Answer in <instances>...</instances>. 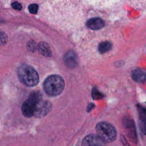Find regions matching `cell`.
I'll list each match as a JSON object with an SVG mask.
<instances>
[{"mask_svg":"<svg viewBox=\"0 0 146 146\" xmlns=\"http://www.w3.org/2000/svg\"><path fill=\"white\" fill-rule=\"evenodd\" d=\"M82 146H105V143L97 135H88L83 139Z\"/></svg>","mask_w":146,"mask_h":146,"instance_id":"obj_5","label":"cell"},{"mask_svg":"<svg viewBox=\"0 0 146 146\" xmlns=\"http://www.w3.org/2000/svg\"><path fill=\"white\" fill-rule=\"evenodd\" d=\"M96 131L97 136L105 143L112 142L116 138L117 132L115 128L107 122L102 121L98 123Z\"/></svg>","mask_w":146,"mask_h":146,"instance_id":"obj_4","label":"cell"},{"mask_svg":"<svg viewBox=\"0 0 146 146\" xmlns=\"http://www.w3.org/2000/svg\"><path fill=\"white\" fill-rule=\"evenodd\" d=\"M22 112L26 117L32 116L43 117L51 110V104L42 100V95L38 91L31 92L28 99L22 106Z\"/></svg>","mask_w":146,"mask_h":146,"instance_id":"obj_1","label":"cell"},{"mask_svg":"<svg viewBox=\"0 0 146 146\" xmlns=\"http://www.w3.org/2000/svg\"><path fill=\"white\" fill-rule=\"evenodd\" d=\"M64 60L66 64L69 67L72 68L75 67L77 64L76 55L72 51H69L65 55Z\"/></svg>","mask_w":146,"mask_h":146,"instance_id":"obj_7","label":"cell"},{"mask_svg":"<svg viewBox=\"0 0 146 146\" xmlns=\"http://www.w3.org/2000/svg\"><path fill=\"white\" fill-rule=\"evenodd\" d=\"M132 78L137 82H143L145 80V74L142 70L137 68L132 72Z\"/></svg>","mask_w":146,"mask_h":146,"instance_id":"obj_9","label":"cell"},{"mask_svg":"<svg viewBox=\"0 0 146 146\" xmlns=\"http://www.w3.org/2000/svg\"><path fill=\"white\" fill-rule=\"evenodd\" d=\"M87 25L92 30H99L104 26V22L99 18H94L88 21Z\"/></svg>","mask_w":146,"mask_h":146,"instance_id":"obj_6","label":"cell"},{"mask_svg":"<svg viewBox=\"0 0 146 146\" xmlns=\"http://www.w3.org/2000/svg\"><path fill=\"white\" fill-rule=\"evenodd\" d=\"M27 48L29 51L34 52L36 50V49L38 48V45L36 44V43L35 42L31 40L29 42H28V43L27 44Z\"/></svg>","mask_w":146,"mask_h":146,"instance_id":"obj_12","label":"cell"},{"mask_svg":"<svg viewBox=\"0 0 146 146\" xmlns=\"http://www.w3.org/2000/svg\"><path fill=\"white\" fill-rule=\"evenodd\" d=\"M29 10L32 14H36L38 10V5L36 4H31L29 6Z\"/></svg>","mask_w":146,"mask_h":146,"instance_id":"obj_13","label":"cell"},{"mask_svg":"<svg viewBox=\"0 0 146 146\" xmlns=\"http://www.w3.org/2000/svg\"><path fill=\"white\" fill-rule=\"evenodd\" d=\"M64 87V82L63 78L58 75L48 76L44 81L43 88L46 93L51 96L59 95Z\"/></svg>","mask_w":146,"mask_h":146,"instance_id":"obj_3","label":"cell"},{"mask_svg":"<svg viewBox=\"0 0 146 146\" xmlns=\"http://www.w3.org/2000/svg\"><path fill=\"white\" fill-rule=\"evenodd\" d=\"M39 51L44 56L50 57L51 56V51L48 44L45 42H40L38 45Z\"/></svg>","mask_w":146,"mask_h":146,"instance_id":"obj_8","label":"cell"},{"mask_svg":"<svg viewBox=\"0 0 146 146\" xmlns=\"http://www.w3.org/2000/svg\"><path fill=\"white\" fill-rule=\"evenodd\" d=\"M8 38L7 35L1 30H0V46L5 45L7 42Z\"/></svg>","mask_w":146,"mask_h":146,"instance_id":"obj_11","label":"cell"},{"mask_svg":"<svg viewBox=\"0 0 146 146\" xmlns=\"http://www.w3.org/2000/svg\"><path fill=\"white\" fill-rule=\"evenodd\" d=\"M11 6L13 7V9L18 10H21L22 9V5L18 2H14L11 3Z\"/></svg>","mask_w":146,"mask_h":146,"instance_id":"obj_14","label":"cell"},{"mask_svg":"<svg viewBox=\"0 0 146 146\" xmlns=\"http://www.w3.org/2000/svg\"><path fill=\"white\" fill-rule=\"evenodd\" d=\"M112 47V44L107 41L102 42L99 46V51L100 53L103 54L108 51Z\"/></svg>","mask_w":146,"mask_h":146,"instance_id":"obj_10","label":"cell"},{"mask_svg":"<svg viewBox=\"0 0 146 146\" xmlns=\"http://www.w3.org/2000/svg\"><path fill=\"white\" fill-rule=\"evenodd\" d=\"M19 80L28 87H33L39 82V75L37 72L31 66L26 64L21 66L17 71Z\"/></svg>","mask_w":146,"mask_h":146,"instance_id":"obj_2","label":"cell"}]
</instances>
